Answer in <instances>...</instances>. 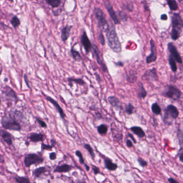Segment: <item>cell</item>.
Wrapping results in <instances>:
<instances>
[{
    "label": "cell",
    "instance_id": "39",
    "mask_svg": "<svg viewBox=\"0 0 183 183\" xmlns=\"http://www.w3.org/2000/svg\"><path fill=\"white\" fill-rule=\"evenodd\" d=\"M53 148L54 147L51 144H46L44 143L43 142H42L41 144V149L42 151H44V150L51 151Z\"/></svg>",
    "mask_w": 183,
    "mask_h": 183
},
{
    "label": "cell",
    "instance_id": "52",
    "mask_svg": "<svg viewBox=\"0 0 183 183\" xmlns=\"http://www.w3.org/2000/svg\"><path fill=\"white\" fill-rule=\"evenodd\" d=\"M128 137H130V139H132V140L133 141V143H135V144H136V141L135 140V138H134V137L133 136V135H132V134H130V133H128Z\"/></svg>",
    "mask_w": 183,
    "mask_h": 183
},
{
    "label": "cell",
    "instance_id": "31",
    "mask_svg": "<svg viewBox=\"0 0 183 183\" xmlns=\"http://www.w3.org/2000/svg\"><path fill=\"white\" fill-rule=\"evenodd\" d=\"M165 1L167 2L170 9L172 11H176L178 9V3L177 2L176 0H165Z\"/></svg>",
    "mask_w": 183,
    "mask_h": 183
},
{
    "label": "cell",
    "instance_id": "9",
    "mask_svg": "<svg viewBox=\"0 0 183 183\" xmlns=\"http://www.w3.org/2000/svg\"><path fill=\"white\" fill-rule=\"evenodd\" d=\"M2 92L5 95V96L7 99H9L10 101L14 102L15 104H17L19 102V97L17 96V95L15 91L13 89H12L11 87L8 85L5 86L2 90Z\"/></svg>",
    "mask_w": 183,
    "mask_h": 183
},
{
    "label": "cell",
    "instance_id": "61",
    "mask_svg": "<svg viewBox=\"0 0 183 183\" xmlns=\"http://www.w3.org/2000/svg\"><path fill=\"white\" fill-rule=\"evenodd\" d=\"M1 105V99H0V106Z\"/></svg>",
    "mask_w": 183,
    "mask_h": 183
},
{
    "label": "cell",
    "instance_id": "38",
    "mask_svg": "<svg viewBox=\"0 0 183 183\" xmlns=\"http://www.w3.org/2000/svg\"><path fill=\"white\" fill-rule=\"evenodd\" d=\"M75 155L76 156H78V160H79V162H80L81 164H85V160H84V158H83V156L82 154L81 153V151L78 150H76L75 151Z\"/></svg>",
    "mask_w": 183,
    "mask_h": 183
},
{
    "label": "cell",
    "instance_id": "33",
    "mask_svg": "<svg viewBox=\"0 0 183 183\" xmlns=\"http://www.w3.org/2000/svg\"><path fill=\"white\" fill-rule=\"evenodd\" d=\"M14 181L18 183H30L31 182L29 178L27 177L16 176L14 177Z\"/></svg>",
    "mask_w": 183,
    "mask_h": 183
},
{
    "label": "cell",
    "instance_id": "18",
    "mask_svg": "<svg viewBox=\"0 0 183 183\" xmlns=\"http://www.w3.org/2000/svg\"><path fill=\"white\" fill-rule=\"evenodd\" d=\"M45 138V135L43 133H31L28 137L30 142L37 143L43 142Z\"/></svg>",
    "mask_w": 183,
    "mask_h": 183
},
{
    "label": "cell",
    "instance_id": "19",
    "mask_svg": "<svg viewBox=\"0 0 183 183\" xmlns=\"http://www.w3.org/2000/svg\"><path fill=\"white\" fill-rule=\"evenodd\" d=\"M72 28V25H66L64 28H62L61 31V37L64 42H66L68 39L69 37H70L71 31Z\"/></svg>",
    "mask_w": 183,
    "mask_h": 183
},
{
    "label": "cell",
    "instance_id": "45",
    "mask_svg": "<svg viewBox=\"0 0 183 183\" xmlns=\"http://www.w3.org/2000/svg\"><path fill=\"white\" fill-rule=\"evenodd\" d=\"M92 170H93V172H94V174L95 175L101 174L100 169H99V168L98 167H97L96 166L93 165H92Z\"/></svg>",
    "mask_w": 183,
    "mask_h": 183
},
{
    "label": "cell",
    "instance_id": "16",
    "mask_svg": "<svg viewBox=\"0 0 183 183\" xmlns=\"http://www.w3.org/2000/svg\"><path fill=\"white\" fill-rule=\"evenodd\" d=\"M46 99L47 101H48L49 102H50L52 105H53L54 108H55L56 110L57 111V112L59 113L60 116L62 118L63 120L65 119V118L66 117V115L65 114L64 110L62 109V108L61 107V106L58 103L57 101H55V99L52 98L51 97L46 96Z\"/></svg>",
    "mask_w": 183,
    "mask_h": 183
},
{
    "label": "cell",
    "instance_id": "13",
    "mask_svg": "<svg viewBox=\"0 0 183 183\" xmlns=\"http://www.w3.org/2000/svg\"><path fill=\"white\" fill-rule=\"evenodd\" d=\"M142 78L151 82H156L159 80L158 74L156 68L147 70L142 76Z\"/></svg>",
    "mask_w": 183,
    "mask_h": 183
},
{
    "label": "cell",
    "instance_id": "57",
    "mask_svg": "<svg viewBox=\"0 0 183 183\" xmlns=\"http://www.w3.org/2000/svg\"><path fill=\"white\" fill-rule=\"evenodd\" d=\"M5 163V159L3 158L2 155L0 154V163Z\"/></svg>",
    "mask_w": 183,
    "mask_h": 183
},
{
    "label": "cell",
    "instance_id": "34",
    "mask_svg": "<svg viewBox=\"0 0 183 183\" xmlns=\"http://www.w3.org/2000/svg\"><path fill=\"white\" fill-rule=\"evenodd\" d=\"M83 147L87 150V151L89 153L92 158L94 160L95 158V154L94 153V149L92 148V147L88 143H85L83 145Z\"/></svg>",
    "mask_w": 183,
    "mask_h": 183
},
{
    "label": "cell",
    "instance_id": "41",
    "mask_svg": "<svg viewBox=\"0 0 183 183\" xmlns=\"http://www.w3.org/2000/svg\"><path fill=\"white\" fill-rule=\"evenodd\" d=\"M35 119L36 120L38 124H39V126H40L41 128H46L47 127V125L46 124V123L43 121V120H42L40 118L36 117Z\"/></svg>",
    "mask_w": 183,
    "mask_h": 183
},
{
    "label": "cell",
    "instance_id": "58",
    "mask_svg": "<svg viewBox=\"0 0 183 183\" xmlns=\"http://www.w3.org/2000/svg\"><path fill=\"white\" fill-rule=\"evenodd\" d=\"M84 166H85V170H87V171H89L90 170V167L89 166H88V165L86 164L85 163V164H84Z\"/></svg>",
    "mask_w": 183,
    "mask_h": 183
},
{
    "label": "cell",
    "instance_id": "30",
    "mask_svg": "<svg viewBox=\"0 0 183 183\" xmlns=\"http://www.w3.org/2000/svg\"><path fill=\"white\" fill-rule=\"evenodd\" d=\"M151 111L153 113L154 115H160L161 114L162 112V109L160 107V106L158 105L157 103H154L151 105Z\"/></svg>",
    "mask_w": 183,
    "mask_h": 183
},
{
    "label": "cell",
    "instance_id": "27",
    "mask_svg": "<svg viewBox=\"0 0 183 183\" xmlns=\"http://www.w3.org/2000/svg\"><path fill=\"white\" fill-rule=\"evenodd\" d=\"M67 81L68 82V85L71 87H73V83H75L76 84L80 85H85V81L81 78H67Z\"/></svg>",
    "mask_w": 183,
    "mask_h": 183
},
{
    "label": "cell",
    "instance_id": "56",
    "mask_svg": "<svg viewBox=\"0 0 183 183\" xmlns=\"http://www.w3.org/2000/svg\"><path fill=\"white\" fill-rule=\"evenodd\" d=\"M115 64H116V66H124V64H123V62H121V61H119V62H115Z\"/></svg>",
    "mask_w": 183,
    "mask_h": 183
},
{
    "label": "cell",
    "instance_id": "32",
    "mask_svg": "<svg viewBox=\"0 0 183 183\" xmlns=\"http://www.w3.org/2000/svg\"><path fill=\"white\" fill-rule=\"evenodd\" d=\"M168 60H169V64L172 71H173L174 73H176L177 71V66L176 62L175 60L174 59L171 55H169Z\"/></svg>",
    "mask_w": 183,
    "mask_h": 183
},
{
    "label": "cell",
    "instance_id": "35",
    "mask_svg": "<svg viewBox=\"0 0 183 183\" xmlns=\"http://www.w3.org/2000/svg\"><path fill=\"white\" fill-rule=\"evenodd\" d=\"M12 26L14 29H17L21 24V21L16 16H14L10 21Z\"/></svg>",
    "mask_w": 183,
    "mask_h": 183
},
{
    "label": "cell",
    "instance_id": "62",
    "mask_svg": "<svg viewBox=\"0 0 183 183\" xmlns=\"http://www.w3.org/2000/svg\"><path fill=\"white\" fill-rule=\"evenodd\" d=\"M181 1H182V0H181Z\"/></svg>",
    "mask_w": 183,
    "mask_h": 183
},
{
    "label": "cell",
    "instance_id": "36",
    "mask_svg": "<svg viewBox=\"0 0 183 183\" xmlns=\"http://www.w3.org/2000/svg\"><path fill=\"white\" fill-rule=\"evenodd\" d=\"M46 2L48 5L53 8H57L59 6L61 2V0H46Z\"/></svg>",
    "mask_w": 183,
    "mask_h": 183
},
{
    "label": "cell",
    "instance_id": "22",
    "mask_svg": "<svg viewBox=\"0 0 183 183\" xmlns=\"http://www.w3.org/2000/svg\"><path fill=\"white\" fill-rule=\"evenodd\" d=\"M114 127L111 126V131H112V137L115 141H121L123 139V134L121 132L119 131V129L117 128L115 124H113Z\"/></svg>",
    "mask_w": 183,
    "mask_h": 183
},
{
    "label": "cell",
    "instance_id": "60",
    "mask_svg": "<svg viewBox=\"0 0 183 183\" xmlns=\"http://www.w3.org/2000/svg\"><path fill=\"white\" fill-rule=\"evenodd\" d=\"M8 1H9L11 2H14V0H8Z\"/></svg>",
    "mask_w": 183,
    "mask_h": 183
},
{
    "label": "cell",
    "instance_id": "25",
    "mask_svg": "<svg viewBox=\"0 0 183 183\" xmlns=\"http://www.w3.org/2000/svg\"><path fill=\"white\" fill-rule=\"evenodd\" d=\"M9 115L12 117H14V118H15L17 120H18L19 121H22V120L25 118L23 112L19 110H12L11 111H10Z\"/></svg>",
    "mask_w": 183,
    "mask_h": 183
},
{
    "label": "cell",
    "instance_id": "47",
    "mask_svg": "<svg viewBox=\"0 0 183 183\" xmlns=\"http://www.w3.org/2000/svg\"><path fill=\"white\" fill-rule=\"evenodd\" d=\"M179 160L181 162H183V148H180V149L179 150Z\"/></svg>",
    "mask_w": 183,
    "mask_h": 183
},
{
    "label": "cell",
    "instance_id": "40",
    "mask_svg": "<svg viewBox=\"0 0 183 183\" xmlns=\"http://www.w3.org/2000/svg\"><path fill=\"white\" fill-rule=\"evenodd\" d=\"M118 16H119V19L121 21L126 22L127 21V16L125 12L123 11H119L118 12Z\"/></svg>",
    "mask_w": 183,
    "mask_h": 183
},
{
    "label": "cell",
    "instance_id": "10",
    "mask_svg": "<svg viewBox=\"0 0 183 183\" xmlns=\"http://www.w3.org/2000/svg\"><path fill=\"white\" fill-rule=\"evenodd\" d=\"M103 2L105 5L106 9L108 11V13L110 15V17L112 19L113 23H115L116 25H118L120 24V21L118 18V16L115 10L113 9V8L112 7L111 3L110 2L109 0H103Z\"/></svg>",
    "mask_w": 183,
    "mask_h": 183
},
{
    "label": "cell",
    "instance_id": "4",
    "mask_svg": "<svg viewBox=\"0 0 183 183\" xmlns=\"http://www.w3.org/2000/svg\"><path fill=\"white\" fill-rule=\"evenodd\" d=\"M162 95L173 101H179L181 97V92L174 85H167L162 92Z\"/></svg>",
    "mask_w": 183,
    "mask_h": 183
},
{
    "label": "cell",
    "instance_id": "44",
    "mask_svg": "<svg viewBox=\"0 0 183 183\" xmlns=\"http://www.w3.org/2000/svg\"><path fill=\"white\" fill-rule=\"evenodd\" d=\"M177 136L178 138L179 143L181 148H182L183 146V133L181 131H178L177 134Z\"/></svg>",
    "mask_w": 183,
    "mask_h": 183
},
{
    "label": "cell",
    "instance_id": "5",
    "mask_svg": "<svg viewBox=\"0 0 183 183\" xmlns=\"http://www.w3.org/2000/svg\"><path fill=\"white\" fill-rule=\"evenodd\" d=\"M163 121L165 124L170 125L174 120L176 119L179 115L178 109L172 104H170L165 109Z\"/></svg>",
    "mask_w": 183,
    "mask_h": 183
},
{
    "label": "cell",
    "instance_id": "55",
    "mask_svg": "<svg viewBox=\"0 0 183 183\" xmlns=\"http://www.w3.org/2000/svg\"><path fill=\"white\" fill-rule=\"evenodd\" d=\"M95 76H96V80L98 82H101V81H102V78H101V76L99 75L98 74L95 73Z\"/></svg>",
    "mask_w": 183,
    "mask_h": 183
},
{
    "label": "cell",
    "instance_id": "46",
    "mask_svg": "<svg viewBox=\"0 0 183 183\" xmlns=\"http://www.w3.org/2000/svg\"><path fill=\"white\" fill-rule=\"evenodd\" d=\"M49 157L50 160L54 161L57 158V154L55 152H52L49 154Z\"/></svg>",
    "mask_w": 183,
    "mask_h": 183
},
{
    "label": "cell",
    "instance_id": "3",
    "mask_svg": "<svg viewBox=\"0 0 183 183\" xmlns=\"http://www.w3.org/2000/svg\"><path fill=\"white\" fill-rule=\"evenodd\" d=\"M1 124L3 128L7 130L20 132L22 129V127L20 123L14 117L9 115L8 116L5 115L2 117Z\"/></svg>",
    "mask_w": 183,
    "mask_h": 183
},
{
    "label": "cell",
    "instance_id": "6",
    "mask_svg": "<svg viewBox=\"0 0 183 183\" xmlns=\"http://www.w3.org/2000/svg\"><path fill=\"white\" fill-rule=\"evenodd\" d=\"M94 14L98 22V25L100 30L102 31L103 32H105L109 27L110 24H109L106 20L104 12L102 10L97 7L95 8Z\"/></svg>",
    "mask_w": 183,
    "mask_h": 183
},
{
    "label": "cell",
    "instance_id": "11",
    "mask_svg": "<svg viewBox=\"0 0 183 183\" xmlns=\"http://www.w3.org/2000/svg\"><path fill=\"white\" fill-rule=\"evenodd\" d=\"M167 49L169 52L170 55L175 60L176 62H177L180 64H182L183 61L181 57L177 50L176 47L173 43L171 42L167 43Z\"/></svg>",
    "mask_w": 183,
    "mask_h": 183
},
{
    "label": "cell",
    "instance_id": "49",
    "mask_svg": "<svg viewBox=\"0 0 183 183\" xmlns=\"http://www.w3.org/2000/svg\"><path fill=\"white\" fill-rule=\"evenodd\" d=\"M133 5L132 4H127L126 5V9L127 10H128L129 12H133Z\"/></svg>",
    "mask_w": 183,
    "mask_h": 183
},
{
    "label": "cell",
    "instance_id": "15",
    "mask_svg": "<svg viewBox=\"0 0 183 183\" xmlns=\"http://www.w3.org/2000/svg\"><path fill=\"white\" fill-rule=\"evenodd\" d=\"M0 138L8 146H11L13 144V141L15 140V137L7 130L0 129Z\"/></svg>",
    "mask_w": 183,
    "mask_h": 183
},
{
    "label": "cell",
    "instance_id": "59",
    "mask_svg": "<svg viewBox=\"0 0 183 183\" xmlns=\"http://www.w3.org/2000/svg\"><path fill=\"white\" fill-rule=\"evenodd\" d=\"M1 73H2V69H0V75H1Z\"/></svg>",
    "mask_w": 183,
    "mask_h": 183
},
{
    "label": "cell",
    "instance_id": "37",
    "mask_svg": "<svg viewBox=\"0 0 183 183\" xmlns=\"http://www.w3.org/2000/svg\"><path fill=\"white\" fill-rule=\"evenodd\" d=\"M135 107L132 104L128 103L125 106V112L128 115H132L134 113Z\"/></svg>",
    "mask_w": 183,
    "mask_h": 183
},
{
    "label": "cell",
    "instance_id": "29",
    "mask_svg": "<svg viewBox=\"0 0 183 183\" xmlns=\"http://www.w3.org/2000/svg\"><path fill=\"white\" fill-rule=\"evenodd\" d=\"M97 132L101 135H105L108 132V127L105 124H101L97 127Z\"/></svg>",
    "mask_w": 183,
    "mask_h": 183
},
{
    "label": "cell",
    "instance_id": "48",
    "mask_svg": "<svg viewBox=\"0 0 183 183\" xmlns=\"http://www.w3.org/2000/svg\"><path fill=\"white\" fill-rule=\"evenodd\" d=\"M24 82H25V84L26 85L27 87L29 89H30L31 87H30V84H29V79H28V76L26 74L24 75Z\"/></svg>",
    "mask_w": 183,
    "mask_h": 183
},
{
    "label": "cell",
    "instance_id": "50",
    "mask_svg": "<svg viewBox=\"0 0 183 183\" xmlns=\"http://www.w3.org/2000/svg\"><path fill=\"white\" fill-rule=\"evenodd\" d=\"M126 146L128 147V148H130L133 147V142H132L130 140H126Z\"/></svg>",
    "mask_w": 183,
    "mask_h": 183
},
{
    "label": "cell",
    "instance_id": "12",
    "mask_svg": "<svg viewBox=\"0 0 183 183\" xmlns=\"http://www.w3.org/2000/svg\"><path fill=\"white\" fill-rule=\"evenodd\" d=\"M150 54L146 57L147 64H150L153 62H155L157 59V49L156 47L155 41L153 39L150 40Z\"/></svg>",
    "mask_w": 183,
    "mask_h": 183
},
{
    "label": "cell",
    "instance_id": "7",
    "mask_svg": "<svg viewBox=\"0 0 183 183\" xmlns=\"http://www.w3.org/2000/svg\"><path fill=\"white\" fill-rule=\"evenodd\" d=\"M44 159L39 154L29 153L26 154L24 158L25 167H30L32 165H38L43 163Z\"/></svg>",
    "mask_w": 183,
    "mask_h": 183
},
{
    "label": "cell",
    "instance_id": "20",
    "mask_svg": "<svg viewBox=\"0 0 183 183\" xmlns=\"http://www.w3.org/2000/svg\"><path fill=\"white\" fill-rule=\"evenodd\" d=\"M73 168V167L71 165L63 164L57 166L53 171L55 173H66L70 171Z\"/></svg>",
    "mask_w": 183,
    "mask_h": 183
},
{
    "label": "cell",
    "instance_id": "51",
    "mask_svg": "<svg viewBox=\"0 0 183 183\" xmlns=\"http://www.w3.org/2000/svg\"><path fill=\"white\" fill-rule=\"evenodd\" d=\"M167 181L170 183H179L178 181H176L175 179L173 178H169L167 179Z\"/></svg>",
    "mask_w": 183,
    "mask_h": 183
},
{
    "label": "cell",
    "instance_id": "23",
    "mask_svg": "<svg viewBox=\"0 0 183 183\" xmlns=\"http://www.w3.org/2000/svg\"><path fill=\"white\" fill-rule=\"evenodd\" d=\"M147 96V92L145 89L143 85L141 82L138 83V88L137 89V97L140 99H143Z\"/></svg>",
    "mask_w": 183,
    "mask_h": 183
},
{
    "label": "cell",
    "instance_id": "24",
    "mask_svg": "<svg viewBox=\"0 0 183 183\" xmlns=\"http://www.w3.org/2000/svg\"><path fill=\"white\" fill-rule=\"evenodd\" d=\"M47 171H48V169L45 167H38L33 170V176H34V178H39L44 174H46Z\"/></svg>",
    "mask_w": 183,
    "mask_h": 183
},
{
    "label": "cell",
    "instance_id": "17",
    "mask_svg": "<svg viewBox=\"0 0 183 183\" xmlns=\"http://www.w3.org/2000/svg\"><path fill=\"white\" fill-rule=\"evenodd\" d=\"M108 100L110 105L115 108L116 110L117 111H121L123 110L122 103L117 97L115 96H110L108 97Z\"/></svg>",
    "mask_w": 183,
    "mask_h": 183
},
{
    "label": "cell",
    "instance_id": "54",
    "mask_svg": "<svg viewBox=\"0 0 183 183\" xmlns=\"http://www.w3.org/2000/svg\"><path fill=\"white\" fill-rule=\"evenodd\" d=\"M50 144L53 146V147H55V145L57 144V141L55 139H51L50 141Z\"/></svg>",
    "mask_w": 183,
    "mask_h": 183
},
{
    "label": "cell",
    "instance_id": "42",
    "mask_svg": "<svg viewBox=\"0 0 183 183\" xmlns=\"http://www.w3.org/2000/svg\"><path fill=\"white\" fill-rule=\"evenodd\" d=\"M98 40L102 46L105 45V38L103 35V31L101 30H100V32H99V34L98 36Z\"/></svg>",
    "mask_w": 183,
    "mask_h": 183
},
{
    "label": "cell",
    "instance_id": "21",
    "mask_svg": "<svg viewBox=\"0 0 183 183\" xmlns=\"http://www.w3.org/2000/svg\"><path fill=\"white\" fill-rule=\"evenodd\" d=\"M104 163L106 169L109 171H113L118 168V165L116 163L113 162L110 158H108L107 157H105L104 158Z\"/></svg>",
    "mask_w": 183,
    "mask_h": 183
},
{
    "label": "cell",
    "instance_id": "1",
    "mask_svg": "<svg viewBox=\"0 0 183 183\" xmlns=\"http://www.w3.org/2000/svg\"><path fill=\"white\" fill-rule=\"evenodd\" d=\"M105 33L108 40V45L110 48L115 53H120L121 44L119 41L115 26L112 23H110L109 27Z\"/></svg>",
    "mask_w": 183,
    "mask_h": 183
},
{
    "label": "cell",
    "instance_id": "8",
    "mask_svg": "<svg viewBox=\"0 0 183 183\" xmlns=\"http://www.w3.org/2000/svg\"><path fill=\"white\" fill-rule=\"evenodd\" d=\"M92 50V52L93 57H95V59L96 60L97 64L101 66V69L103 71V72H104V73L108 72V67L104 61L102 55H101V52L99 50L98 47L95 44H94L92 46V50Z\"/></svg>",
    "mask_w": 183,
    "mask_h": 183
},
{
    "label": "cell",
    "instance_id": "43",
    "mask_svg": "<svg viewBox=\"0 0 183 183\" xmlns=\"http://www.w3.org/2000/svg\"><path fill=\"white\" fill-rule=\"evenodd\" d=\"M137 162L140 165V167H146L148 165V163H147L146 161L144 160L141 157H138L137 158Z\"/></svg>",
    "mask_w": 183,
    "mask_h": 183
},
{
    "label": "cell",
    "instance_id": "28",
    "mask_svg": "<svg viewBox=\"0 0 183 183\" xmlns=\"http://www.w3.org/2000/svg\"><path fill=\"white\" fill-rule=\"evenodd\" d=\"M71 57H73V59L75 61L80 62V61H81L82 60V57L81 56L80 53H79L78 51H77V50H75L74 48L73 47H72L71 50Z\"/></svg>",
    "mask_w": 183,
    "mask_h": 183
},
{
    "label": "cell",
    "instance_id": "14",
    "mask_svg": "<svg viewBox=\"0 0 183 183\" xmlns=\"http://www.w3.org/2000/svg\"><path fill=\"white\" fill-rule=\"evenodd\" d=\"M81 42L83 48L85 49V52L87 53H89L92 50V45L88 37L87 32L85 30L83 31L81 37Z\"/></svg>",
    "mask_w": 183,
    "mask_h": 183
},
{
    "label": "cell",
    "instance_id": "53",
    "mask_svg": "<svg viewBox=\"0 0 183 183\" xmlns=\"http://www.w3.org/2000/svg\"><path fill=\"white\" fill-rule=\"evenodd\" d=\"M161 19L163 21H166L167 19V16L166 14H163L161 16Z\"/></svg>",
    "mask_w": 183,
    "mask_h": 183
},
{
    "label": "cell",
    "instance_id": "2",
    "mask_svg": "<svg viewBox=\"0 0 183 183\" xmlns=\"http://www.w3.org/2000/svg\"><path fill=\"white\" fill-rule=\"evenodd\" d=\"M172 30L170 33L173 40H177L183 32V21L179 13L174 12L171 17Z\"/></svg>",
    "mask_w": 183,
    "mask_h": 183
},
{
    "label": "cell",
    "instance_id": "26",
    "mask_svg": "<svg viewBox=\"0 0 183 183\" xmlns=\"http://www.w3.org/2000/svg\"><path fill=\"white\" fill-rule=\"evenodd\" d=\"M130 130L140 138H143L146 136V133L144 130L140 126H132L130 127Z\"/></svg>",
    "mask_w": 183,
    "mask_h": 183
}]
</instances>
